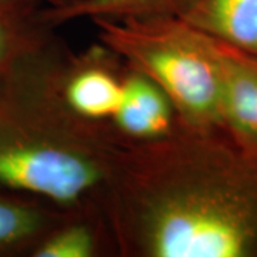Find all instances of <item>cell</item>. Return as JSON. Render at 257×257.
<instances>
[{
	"mask_svg": "<svg viewBox=\"0 0 257 257\" xmlns=\"http://www.w3.org/2000/svg\"><path fill=\"white\" fill-rule=\"evenodd\" d=\"M189 0H73L57 8H42L50 28L80 19H146L179 16Z\"/></svg>",
	"mask_w": 257,
	"mask_h": 257,
	"instance_id": "obj_10",
	"label": "cell"
},
{
	"mask_svg": "<svg viewBox=\"0 0 257 257\" xmlns=\"http://www.w3.org/2000/svg\"><path fill=\"white\" fill-rule=\"evenodd\" d=\"M62 62L50 42L0 86V187L73 214L100 210L124 142L69 109Z\"/></svg>",
	"mask_w": 257,
	"mask_h": 257,
	"instance_id": "obj_2",
	"label": "cell"
},
{
	"mask_svg": "<svg viewBox=\"0 0 257 257\" xmlns=\"http://www.w3.org/2000/svg\"><path fill=\"white\" fill-rule=\"evenodd\" d=\"M62 221V213L40 199L0 187V257L30 256Z\"/></svg>",
	"mask_w": 257,
	"mask_h": 257,
	"instance_id": "obj_8",
	"label": "cell"
},
{
	"mask_svg": "<svg viewBox=\"0 0 257 257\" xmlns=\"http://www.w3.org/2000/svg\"><path fill=\"white\" fill-rule=\"evenodd\" d=\"M177 18L227 46L257 57V0H189Z\"/></svg>",
	"mask_w": 257,
	"mask_h": 257,
	"instance_id": "obj_7",
	"label": "cell"
},
{
	"mask_svg": "<svg viewBox=\"0 0 257 257\" xmlns=\"http://www.w3.org/2000/svg\"><path fill=\"white\" fill-rule=\"evenodd\" d=\"M126 63L101 43L62 62L60 87L69 109L79 117L110 128L123 97Z\"/></svg>",
	"mask_w": 257,
	"mask_h": 257,
	"instance_id": "obj_4",
	"label": "cell"
},
{
	"mask_svg": "<svg viewBox=\"0 0 257 257\" xmlns=\"http://www.w3.org/2000/svg\"><path fill=\"white\" fill-rule=\"evenodd\" d=\"M28 2H35V3H45L46 6L45 8H57V6H62L66 5L69 2H73V0H28Z\"/></svg>",
	"mask_w": 257,
	"mask_h": 257,
	"instance_id": "obj_12",
	"label": "cell"
},
{
	"mask_svg": "<svg viewBox=\"0 0 257 257\" xmlns=\"http://www.w3.org/2000/svg\"><path fill=\"white\" fill-rule=\"evenodd\" d=\"M42 8L28 0H0V86L29 56L52 42Z\"/></svg>",
	"mask_w": 257,
	"mask_h": 257,
	"instance_id": "obj_9",
	"label": "cell"
},
{
	"mask_svg": "<svg viewBox=\"0 0 257 257\" xmlns=\"http://www.w3.org/2000/svg\"><path fill=\"white\" fill-rule=\"evenodd\" d=\"M100 251L94 223L86 219L60 221L30 253V257H93Z\"/></svg>",
	"mask_w": 257,
	"mask_h": 257,
	"instance_id": "obj_11",
	"label": "cell"
},
{
	"mask_svg": "<svg viewBox=\"0 0 257 257\" xmlns=\"http://www.w3.org/2000/svg\"><path fill=\"white\" fill-rule=\"evenodd\" d=\"M92 22L99 43L165 92L179 126L223 130L220 62L211 37L177 16Z\"/></svg>",
	"mask_w": 257,
	"mask_h": 257,
	"instance_id": "obj_3",
	"label": "cell"
},
{
	"mask_svg": "<svg viewBox=\"0 0 257 257\" xmlns=\"http://www.w3.org/2000/svg\"><path fill=\"white\" fill-rule=\"evenodd\" d=\"M177 126L175 107L165 92L126 63L123 97L110 121L116 136L124 143L152 142L170 135Z\"/></svg>",
	"mask_w": 257,
	"mask_h": 257,
	"instance_id": "obj_6",
	"label": "cell"
},
{
	"mask_svg": "<svg viewBox=\"0 0 257 257\" xmlns=\"http://www.w3.org/2000/svg\"><path fill=\"white\" fill-rule=\"evenodd\" d=\"M100 211L124 257H257V159L221 128L123 143Z\"/></svg>",
	"mask_w": 257,
	"mask_h": 257,
	"instance_id": "obj_1",
	"label": "cell"
},
{
	"mask_svg": "<svg viewBox=\"0 0 257 257\" xmlns=\"http://www.w3.org/2000/svg\"><path fill=\"white\" fill-rule=\"evenodd\" d=\"M211 40L220 62L223 130L257 159V57Z\"/></svg>",
	"mask_w": 257,
	"mask_h": 257,
	"instance_id": "obj_5",
	"label": "cell"
}]
</instances>
